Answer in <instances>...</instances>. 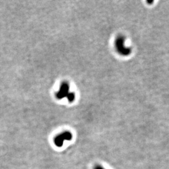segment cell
<instances>
[{"label": "cell", "mask_w": 169, "mask_h": 169, "mask_svg": "<svg viewBox=\"0 0 169 169\" xmlns=\"http://www.w3.org/2000/svg\"><path fill=\"white\" fill-rule=\"evenodd\" d=\"M73 138L72 134L70 131H64L55 136L54 139V143L58 147H61L65 140H71Z\"/></svg>", "instance_id": "obj_3"}, {"label": "cell", "mask_w": 169, "mask_h": 169, "mask_svg": "<svg viewBox=\"0 0 169 169\" xmlns=\"http://www.w3.org/2000/svg\"><path fill=\"white\" fill-rule=\"evenodd\" d=\"M70 86L68 83L63 82L60 86L59 91L56 93V97L58 99L67 98L70 102H73L75 99V94L70 92Z\"/></svg>", "instance_id": "obj_1"}, {"label": "cell", "mask_w": 169, "mask_h": 169, "mask_svg": "<svg viewBox=\"0 0 169 169\" xmlns=\"http://www.w3.org/2000/svg\"><path fill=\"white\" fill-rule=\"evenodd\" d=\"M125 38L122 36H120L115 40V47L117 51L123 56H128L131 53L130 48L125 47L124 45Z\"/></svg>", "instance_id": "obj_2"}, {"label": "cell", "mask_w": 169, "mask_h": 169, "mask_svg": "<svg viewBox=\"0 0 169 169\" xmlns=\"http://www.w3.org/2000/svg\"><path fill=\"white\" fill-rule=\"evenodd\" d=\"M147 3H153V1H148Z\"/></svg>", "instance_id": "obj_5"}, {"label": "cell", "mask_w": 169, "mask_h": 169, "mask_svg": "<svg viewBox=\"0 0 169 169\" xmlns=\"http://www.w3.org/2000/svg\"><path fill=\"white\" fill-rule=\"evenodd\" d=\"M93 169H105V168H104L102 166H101L100 165H96L93 168Z\"/></svg>", "instance_id": "obj_4"}]
</instances>
